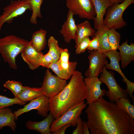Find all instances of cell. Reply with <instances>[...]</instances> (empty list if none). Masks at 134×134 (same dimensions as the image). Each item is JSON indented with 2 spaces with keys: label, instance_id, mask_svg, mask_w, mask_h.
<instances>
[{
  "label": "cell",
  "instance_id": "10",
  "mask_svg": "<svg viewBox=\"0 0 134 134\" xmlns=\"http://www.w3.org/2000/svg\"><path fill=\"white\" fill-rule=\"evenodd\" d=\"M33 109L37 110V113L42 116L47 117L48 115V112L50 110L49 98L42 94L30 101L23 108L14 111L13 113L15 121L17 120L19 116L22 114Z\"/></svg>",
  "mask_w": 134,
  "mask_h": 134
},
{
  "label": "cell",
  "instance_id": "17",
  "mask_svg": "<svg viewBox=\"0 0 134 134\" xmlns=\"http://www.w3.org/2000/svg\"><path fill=\"white\" fill-rule=\"evenodd\" d=\"M55 119L51 113L49 114L43 120L39 122L28 121L26 123L27 128L29 130H35L42 134H52L50 127Z\"/></svg>",
  "mask_w": 134,
  "mask_h": 134
},
{
  "label": "cell",
  "instance_id": "13",
  "mask_svg": "<svg viewBox=\"0 0 134 134\" xmlns=\"http://www.w3.org/2000/svg\"><path fill=\"white\" fill-rule=\"evenodd\" d=\"M77 64L76 61L63 62L59 60L50 66V69L59 77L66 80L69 79L75 71Z\"/></svg>",
  "mask_w": 134,
  "mask_h": 134
},
{
  "label": "cell",
  "instance_id": "36",
  "mask_svg": "<svg viewBox=\"0 0 134 134\" xmlns=\"http://www.w3.org/2000/svg\"><path fill=\"white\" fill-rule=\"evenodd\" d=\"M72 126L71 124H68L64 125L59 129L57 130L52 132L53 134H65V132L67 129Z\"/></svg>",
  "mask_w": 134,
  "mask_h": 134
},
{
  "label": "cell",
  "instance_id": "7",
  "mask_svg": "<svg viewBox=\"0 0 134 134\" xmlns=\"http://www.w3.org/2000/svg\"><path fill=\"white\" fill-rule=\"evenodd\" d=\"M84 101L70 107L64 114L57 119H55L50 127L51 133L61 127L71 124L73 127L77 125L78 118L81 115L82 111L87 106Z\"/></svg>",
  "mask_w": 134,
  "mask_h": 134
},
{
  "label": "cell",
  "instance_id": "29",
  "mask_svg": "<svg viewBox=\"0 0 134 134\" xmlns=\"http://www.w3.org/2000/svg\"><path fill=\"white\" fill-rule=\"evenodd\" d=\"M3 86L5 88L10 90L16 98H17L24 87V86H23L20 82L9 80L5 82Z\"/></svg>",
  "mask_w": 134,
  "mask_h": 134
},
{
  "label": "cell",
  "instance_id": "8",
  "mask_svg": "<svg viewBox=\"0 0 134 134\" xmlns=\"http://www.w3.org/2000/svg\"><path fill=\"white\" fill-rule=\"evenodd\" d=\"M67 84L66 80L52 74L48 68L45 73L42 86L40 87V91L42 94L50 98L58 94Z\"/></svg>",
  "mask_w": 134,
  "mask_h": 134
},
{
  "label": "cell",
  "instance_id": "21",
  "mask_svg": "<svg viewBox=\"0 0 134 134\" xmlns=\"http://www.w3.org/2000/svg\"><path fill=\"white\" fill-rule=\"evenodd\" d=\"M47 31L42 29L36 31L32 34L30 43L31 46L38 52L42 53L47 44Z\"/></svg>",
  "mask_w": 134,
  "mask_h": 134
},
{
  "label": "cell",
  "instance_id": "16",
  "mask_svg": "<svg viewBox=\"0 0 134 134\" xmlns=\"http://www.w3.org/2000/svg\"><path fill=\"white\" fill-rule=\"evenodd\" d=\"M73 14L69 10L68 12L67 19L62 26V28L60 31L65 41L69 43L72 39L74 40L76 30V25L73 18Z\"/></svg>",
  "mask_w": 134,
  "mask_h": 134
},
{
  "label": "cell",
  "instance_id": "24",
  "mask_svg": "<svg viewBox=\"0 0 134 134\" xmlns=\"http://www.w3.org/2000/svg\"><path fill=\"white\" fill-rule=\"evenodd\" d=\"M42 95L40 88L24 86V89L18 95L17 98L22 101L27 102L30 101Z\"/></svg>",
  "mask_w": 134,
  "mask_h": 134
},
{
  "label": "cell",
  "instance_id": "25",
  "mask_svg": "<svg viewBox=\"0 0 134 134\" xmlns=\"http://www.w3.org/2000/svg\"><path fill=\"white\" fill-rule=\"evenodd\" d=\"M49 50L48 52L52 57L54 62L57 61L59 59L62 48L58 45V41L51 36L48 41Z\"/></svg>",
  "mask_w": 134,
  "mask_h": 134
},
{
  "label": "cell",
  "instance_id": "3",
  "mask_svg": "<svg viewBox=\"0 0 134 134\" xmlns=\"http://www.w3.org/2000/svg\"><path fill=\"white\" fill-rule=\"evenodd\" d=\"M29 43V41L13 34L0 38V53L4 62L7 63L11 68L17 69L16 58Z\"/></svg>",
  "mask_w": 134,
  "mask_h": 134
},
{
  "label": "cell",
  "instance_id": "9",
  "mask_svg": "<svg viewBox=\"0 0 134 134\" xmlns=\"http://www.w3.org/2000/svg\"><path fill=\"white\" fill-rule=\"evenodd\" d=\"M69 10L81 18L94 20L96 16L91 0H66Z\"/></svg>",
  "mask_w": 134,
  "mask_h": 134
},
{
  "label": "cell",
  "instance_id": "19",
  "mask_svg": "<svg viewBox=\"0 0 134 134\" xmlns=\"http://www.w3.org/2000/svg\"><path fill=\"white\" fill-rule=\"evenodd\" d=\"M77 28L74 40L76 48L81 40L84 38L93 36L96 31L93 28L89 22L87 20L76 25Z\"/></svg>",
  "mask_w": 134,
  "mask_h": 134
},
{
  "label": "cell",
  "instance_id": "23",
  "mask_svg": "<svg viewBox=\"0 0 134 134\" xmlns=\"http://www.w3.org/2000/svg\"><path fill=\"white\" fill-rule=\"evenodd\" d=\"M108 29L104 27H101L96 31L94 35L99 40L100 47L98 51L101 53L111 50L108 41Z\"/></svg>",
  "mask_w": 134,
  "mask_h": 134
},
{
  "label": "cell",
  "instance_id": "34",
  "mask_svg": "<svg viewBox=\"0 0 134 134\" xmlns=\"http://www.w3.org/2000/svg\"><path fill=\"white\" fill-rule=\"evenodd\" d=\"M99 47L100 43L98 38L93 36L87 49L91 51L94 50H98Z\"/></svg>",
  "mask_w": 134,
  "mask_h": 134
},
{
  "label": "cell",
  "instance_id": "4",
  "mask_svg": "<svg viewBox=\"0 0 134 134\" xmlns=\"http://www.w3.org/2000/svg\"><path fill=\"white\" fill-rule=\"evenodd\" d=\"M134 3V0H124L121 3L113 4L107 9L103 24L108 29H120L126 26V22L122 17L123 14L127 8Z\"/></svg>",
  "mask_w": 134,
  "mask_h": 134
},
{
  "label": "cell",
  "instance_id": "33",
  "mask_svg": "<svg viewBox=\"0 0 134 134\" xmlns=\"http://www.w3.org/2000/svg\"><path fill=\"white\" fill-rule=\"evenodd\" d=\"M125 82L127 85L126 89L129 97L132 99L133 104L134 103V98L133 96V93L134 91V83L129 80L127 78L123 81Z\"/></svg>",
  "mask_w": 134,
  "mask_h": 134
},
{
  "label": "cell",
  "instance_id": "6",
  "mask_svg": "<svg viewBox=\"0 0 134 134\" xmlns=\"http://www.w3.org/2000/svg\"><path fill=\"white\" fill-rule=\"evenodd\" d=\"M28 10L32 11L28 0L12 1L3 8V12L0 15V32L5 23H12L14 18L22 15Z\"/></svg>",
  "mask_w": 134,
  "mask_h": 134
},
{
  "label": "cell",
  "instance_id": "14",
  "mask_svg": "<svg viewBox=\"0 0 134 134\" xmlns=\"http://www.w3.org/2000/svg\"><path fill=\"white\" fill-rule=\"evenodd\" d=\"M21 53L23 60L31 70H35L40 66L41 60L43 54L35 50L31 45L30 41Z\"/></svg>",
  "mask_w": 134,
  "mask_h": 134
},
{
  "label": "cell",
  "instance_id": "35",
  "mask_svg": "<svg viewBox=\"0 0 134 134\" xmlns=\"http://www.w3.org/2000/svg\"><path fill=\"white\" fill-rule=\"evenodd\" d=\"M83 121L80 116L77 121V127L73 131V134H83Z\"/></svg>",
  "mask_w": 134,
  "mask_h": 134
},
{
  "label": "cell",
  "instance_id": "26",
  "mask_svg": "<svg viewBox=\"0 0 134 134\" xmlns=\"http://www.w3.org/2000/svg\"><path fill=\"white\" fill-rule=\"evenodd\" d=\"M32 8V14L30 19V23L36 25L37 24V18H41L42 16L40 9L43 0H28Z\"/></svg>",
  "mask_w": 134,
  "mask_h": 134
},
{
  "label": "cell",
  "instance_id": "38",
  "mask_svg": "<svg viewBox=\"0 0 134 134\" xmlns=\"http://www.w3.org/2000/svg\"><path fill=\"white\" fill-rule=\"evenodd\" d=\"M113 5L120 3L123 2L124 0H108Z\"/></svg>",
  "mask_w": 134,
  "mask_h": 134
},
{
  "label": "cell",
  "instance_id": "15",
  "mask_svg": "<svg viewBox=\"0 0 134 134\" xmlns=\"http://www.w3.org/2000/svg\"><path fill=\"white\" fill-rule=\"evenodd\" d=\"M96 13L94 21V29L97 30L104 27L103 17L108 8L113 4L108 0H91Z\"/></svg>",
  "mask_w": 134,
  "mask_h": 134
},
{
  "label": "cell",
  "instance_id": "12",
  "mask_svg": "<svg viewBox=\"0 0 134 134\" xmlns=\"http://www.w3.org/2000/svg\"><path fill=\"white\" fill-rule=\"evenodd\" d=\"M84 81L87 91V104L91 103L100 96L105 95L106 90L101 89L100 85L102 83L98 77H86Z\"/></svg>",
  "mask_w": 134,
  "mask_h": 134
},
{
  "label": "cell",
  "instance_id": "2",
  "mask_svg": "<svg viewBox=\"0 0 134 134\" xmlns=\"http://www.w3.org/2000/svg\"><path fill=\"white\" fill-rule=\"evenodd\" d=\"M71 77L62 90L57 95L49 98L50 111L55 119L71 107L87 99V89L81 72L75 70Z\"/></svg>",
  "mask_w": 134,
  "mask_h": 134
},
{
  "label": "cell",
  "instance_id": "31",
  "mask_svg": "<svg viewBox=\"0 0 134 134\" xmlns=\"http://www.w3.org/2000/svg\"><path fill=\"white\" fill-rule=\"evenodd\" d=\"M91 40L89 37L82 40L76 48L75 53L78 54L84 52L89 46Z\"/></svg>",
  "mask_w": 134,
  "mask_h": 134
},
{
  "label": "cell",
  "instance_id": "1",
  "mask_svg": "<svg viewBox=\"0 0 134 134\" xmlns=\"http://www.w3.org/2000/svg\"><path fill=\"white\" fill-rule=\"evenodd\" d=\"M100 96L85 110L91 134H134V121L114 102Z\"/></svg>",
  "mask_w": 134,
  "mask_h": 134
},
{
  "label": "cell",
  "instance_id": "27",
  "mask_svg": "<svg viewBox=\"0 0 134 134\" xmlns=\"http://www.w3.org/2000/svg\"><path fill=\"white\" fill-rule=\"evenodd\" d=\"M115 102L118 107L134 119V104L131 103L129 99L128 98H121L117 100Z\"/></svg>",
  "mask_w": 134,
  "mask_h": 134
},
{
  "label": "cell",
  "instance_id": "32",
  "mask_svg": "<svg viewBox=\"0 0 134 134\" xmlns=\"http://www.w3.org/2000/svg\"><path fill=\"white\" fill-rule=\"evenodd\" d=\"M54 62L51 56L47 52L45 55H43L41 60L40 66L48 68Z\"/></svg>",
  "mask_w": 134,
  "mask_h": 134
},
{
  "label": "cell",
  "instance_id": "22",
  "mask_svg": "<svg viewBox=\"0 0 134 134\" xmlns=\"http://www.w3.org/2000/svg\"><path fill=\"white\" fill-rule=\"evenodd\" d=\"M11 109L8 107L0 109V130L4 127L8 126L15 132L17 127Z\"/></svg>",
  "mask_w": 134,
  "mask_h": 134
},
{
  "label": "cell",
  "instance_id": "28",
  "mask_svg": "<svg viewBox=\"0 0 134 134\" xmlns=\"http://www.w3.org/2000/svg\"><path fill=\"white\" fill-rule=\"evenodd\" d=\"M108 34L111 50H117L120 46L121 37L120 34L113 29H108Z\"/></svg>",
  "mask_w": 134,
  "mask_h": 134
},
{
  "label": "cell",
  "instance_id": "30",
  "mask_svg": "<svg viewBox=\"0 0 134 134\" xmlns=\"http://www.w3.org/2000/svg\"><path fill=\"white\" fill-rule=\"evenodd\" d=\"M26 102L20 100L18 98H10L0 95V109L8 107L14 104L23 105H25Z\"/></svg>",
  "mask_w": 134,
  "mask_h": 134
},
{
  "label": "cell",
  "instance_id": "11",
  "mask_svg": "<svg viewBox=\"0 0 134 134\" xmlns=\"http://www.w3.org/2000/svg\"><path fill=\"white\" fill-rule=\"evenodd\" d=\"M89 66L84 73L86 77H98L103 66L108 63L107 57L97 50L91 51L88 57Z\"/></svg>",
  "mask_w": 134,
  "mask_h": 134
},
{
  "label": "cell",
  "instance_id": "18",
  "mask_svg": "<svg viewBox=\"0 0 134 134\" xmlns=\"http://www.w3.org/2000/svg\"><path fill=\"white\" fill-rule=\"evenodd\" d=\"M121 61V66L122 68L126 67L134 60V43L128 44L127 39L120 45L118 49Z\"/></svg>",
  "mask_w": 134,
  "mask_h": 134
},
{
  "label": "cell",
  "instance_id": "37",
  "mask_svg": "<svg viewBox=\"0 0 134 134\" xmlns=\"http://www.w3.org/2000/svg\"><path fill=\"white\" fill-rule=\"evenodd\" d=\"M83 134H90L89 129L87 122L83 121Z\"/></svg>",
  "mask_w": 134,
  "mask_h": 134
},
{
  "label": "cell",
  "instance_id": "20",
  "mask_svg": "<svg viewBox=\"0 0 134 134\" xmlns=\"http://www.w3.org/2000/svg\"><path fill=\"white\" fill-rule=\"evenodd\" d=\"M104 55L110 60L109 64L107 63L105 66L106 69L114 70L118 72L124 80L127 78L122 71L119 65L121 60L119 52L117 50H110L103 53Z\"/></svg>",
  "mask_w": 134,
  "mask_h": 134
},
{
  "label": "cell",
  "instance_id": "5",
  "mask_svg": "<svg viewBox=\"0 0 134 134\" xmlns=\"http://www.w3.org/2000/svg\"><path fill=\"white\" fill-rule=\"evenodd\" d=\"M100 73L99 79L102 83L105 84L108 88V90L106 91L105 95L110 101L114 102L120 98L128 97L126 90L123 89L118 84L113 72L107 71L104 66Z\"/></svg>",
  "mask_w": 134,
  "mask_h": 134
}]
</instances>
